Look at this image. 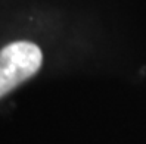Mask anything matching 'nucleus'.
Instances as JSON below:
<instances>
[{
    "mask_svg": "<svg viewBox=\"0 0 146 144\" xmlns=\"http://www.w3.org/2000/svg\"><path fill=\"white\" fill-rule=\"evenodd\" d=\"M43 62L41 50L28 41H18L0 52V97L36 74Z\"/></svg>",
    "mask_w": 146,
    "mask_h": 144,
    "instance_id": "f257e3e1",
    "label": "nucleus"
}]
</instances>
